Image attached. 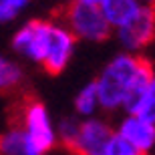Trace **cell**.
<instances>
[{"instance_id": "9a60e30c", "label": "cell", "mask_w": 155, "mask_h": 155, "mask_svg": "<svg viewBox=\"0 0 155 155\" xmlns=\"http://www.w3.org/2000/svg\"><path fill=\"white\" fill-rule=\"evenodd\" d=\"M105 155H147V153L141 151L139 147H135L133 143H129L123 135H119V133L115 131L109 147H107V151H105Z\"/></svg>"}, {"instance_id": "5bb4252c", "label": "cell", "mask_w": 155, "mask_h": 155, "mask_svg": "<svg viewBox=\"0 0 155 155\" xmlns=\"http://www.w3.org/2000/svg\"><path fill=\"white\" fill-rule=\"evenodd\" d=\"M30 0H0V20L4 24L16 20L26 8Z\"/></svg>"}, {"instance_id": "3957f363", "label": "cell", "mask_w": 155, "mask_h": 155, "mask_svg": "<svg viewBox=\"0 0 155 155\" xmlns=\"http://www.w3.org/2000/svg\"><path fill=\"white\" fill-rule=\"evenodd\" d=\"M14 123L24 129L28 141L32 143L35 149L40 153H48V151L57 145L58 141V131L52 125V119L48 111L38 99L24 97L22 103L16 107V119Z\"/></svg>"}, {"instance_id": "6da1fadb", "label": "cell", "mask_w": 155, "mask_h": 155, "mask_svg": "<svg viewBox=\"0 0 155 155\" xmlns=\"http://www.w3.org/2000/svg\"><path fill=\"white\" fill-rule=\"evenodd\" d=\"M155 79L153 64L141 54L119 52L103 67L95 79L103 111L125 109L127 115L133 113L135 105L143 97L147 87Z\"/></svg>"}, {"instance_id": "ba28073f", "label": "cell", "mask_w": 155, "mask_h": 155, "mask_svg": "<svg viewBox=\"0 0 155 155\" xmlns=\"http://www.w3.org/2000/svg\"><path fill=\"white\" fill-rule=\"evenodd\" d=\"M117 133L145 153H149L155 147V123H149L137 115L123 117V121L117 127Z\"/></svg>"}, {"instance_id": "7c38bea8", "label": "cell", "mask_w": 155, "mask_h": 155, "mask_svg": "<svg viewBox=\"0 0 155 155\" xmlns=\"http://www.w3.org/2000/svg\"><path fill=\"white\" fill-rule=\"evenodd\" d=\"M22 81H24V71L16 61L6 57L0 58V87H2V91L4 93L16 91L22 85Z\"/></svg>"}, {"instance_id": "52a82bcc", "label": "cell", "mask_w": 155, "mask_h": 155, "mask_svg": "<svg viewBox=\"0 0 155 155\" xmlns=\"http://www.w3.org/2000/svg\"><path fill=\"white\" fill-rule=\"evenodd\" d=\"M77 36L64 26L61 20L52 22V32H51V42H48V51H46V58L42 63V69L51 75H58L67 69V64L71 63V58L75 54L77 48Z\"/></svg>"}, {"instance_id": "8992f818", "label": "cell", "mask_w": 155, "mask_h": 155, "mask_svg": "<svg viewBox=\"0 0 155 155\" xmlns=\"http://www.w3.org/2000/svg\"><path fill=\"white\" fill-rule=\"evenodd\" d=\"M115 131L103 119H85L81 121L75 141L69 145V151L75 155H105Z\"/></svg>"}, {"instance_id": "2e32d148", "label": "cell", "mask_w": 155, "mask_h": 155, "mask_svg": "<svg viewBox=\"0 0 155 155\" xmlns=\"http://www.w3.org/2000/svg\"><path fill=\"white\" fill-rule=\"evenodd\" d=\"M73 2H83V4H93V6H103L107 0H73Z\"/></svg>"}, {"instance_id": "e0dca14e", "label": "cell", "mask_w": 155, "mask_h": 155, "mask_svg": "<svg viewBox=\"0 0 155 155\" xmlns=\"http://www.w3.org/2000/svg\"><path fill=\"white\" fill-rule=\"evenodd\" d=\"M143 6H149V8H155V0H139Z\"/></svg>"}, {"instance_id": "30bf717a", "label": "cell", "mask_w": 155, "mask_h": 155, "mask_svg": "<svg viewBox=\"0 0 155 155\" xmlns=\"http://www.w3.org/2000/svg\"><path fill=\"white\" fill-rule=\"evenodd\" d=\"M97 109H101L99 89H97V83L91 81V83H87L81 89L79 95L75 97V111H77V115L85 117V119H91L97 113Z\"/></svg>"}, {"instance_id": "7a4b0ae2", "label": "cell", "mask_w": 155, "mask_h": 155, "mask_svg": "<svg viewBox=\"0 0 155 155\" xmlns=\"http://www.w3.org/2000/svg\"><path fill=\"white\" fill-rule=\"evenodd\" d=\"M58 20L79 40H87V42H105L111 35H115L101 6L71 0L58 14Z\"/></svg>"}, {"instance_id": "4fadbf2b", "label": "cell", "mask_w": 155, "mask_h": 155, "mask_svg": "<svg viewBox=\"0 0 155 155\" xmlns=\"http://www.w3.org/2000/svg\"><path fill=\"white\" fill-rule=\"evenodd\" d=\"M129 115H137L141 119L149 121V123H155V79L149 87H147V91L143 93V97L139 99V103L135 105V109L133 113Z\"/></svg>"}, {"instance_id": "277c9868", "label": "cell", "mask_w": 155, "mask_h": 155, "mask_svg": "<svg viewBox=\"0 0 155 155\" xmlns=\"http://www.w3.org/2000/svg\"><path fill=\"white\" fill-rule=\"evenodd\" d=\"M52 22L54 20H48V18H35L22 24L10 38L12 51L30 63L42 67L46 51H48V42H51Z\"/></svg>"}, {"instance_id": "9c48e42d", "label": "cell", "mask_w": 155, "mask_h": 155, "mask_svg": "<svg viewBox=\"0 0 155 155\" xmlns=\"http://www.w3.org/2000/svg\"><path fill=\"white\" fill-rule=\"evenodd\" d=\"M101 8H103L109 24L113 26V30H117L137 16L143 4L139 0H107Z\"/></svg>"}, {"instance_id": "5b68a950", "label": "cell", "mask_w": 155, "mask_h": 155, "mask_svg": "<svg viewBox=\"0 0 155 155\" xmlns=\"http://www.w3.org/2000/svg\"><path fill=\"white\" fill-rule=\"evenodd\" d=\"M115 36L125 52L141 54L155 38V8L143 6L133 20L115 30Z\"/></svg>"}, {"instance_id": "ac0fdd59", "label": "cell", "mask_w": 155, "mask_h": 155, "mask_svg": "<svg viewBox=\"0 0 155 155\" xmlns=\"http://www.w3.org/2000/svg\"><path fill=\"white\" fill-rule=\"evenodd\" d=\"M26 155H45V153H40L38 149H35V147H30V149H28V153H26Z\"/></svg>"}, {"instance_id": "8fae6325", "label": "cell", "mask_w": 155, "mask_h": 155, "mask_svg": "<svg viewBox=\"0 0 155 155\" xmlns=\"http://www.w3.org/2000/svg\"><path fill=\"white\" fill-rule=\"evenodd\" d=\"M32 143L28 141L24 129L18 123H12L10 129L2 135V153L4 155H26Z\"/></svg>"}]
</instances>
